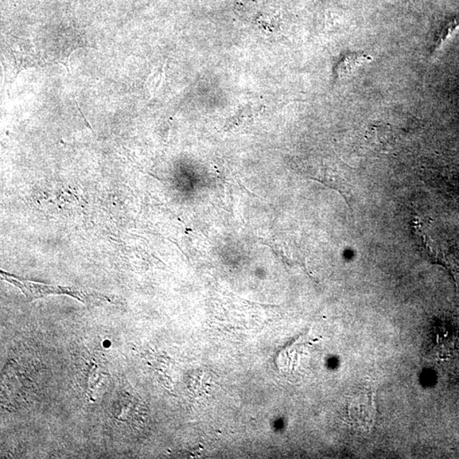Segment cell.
Here are the masks:
<instances>
[{
    "label": "cell",
    "mask_w": 459,
    "mask_h": 459,
    "mask_svg": "<svg viewBox=\"0 0 459 459\" xmlns=\"http://www.w3.org/2000/svg\"><path fill=\"white\" fill-rule=\"evenodd\" d=\"M369 147L380 153H387L394 143L395 136L389 126H373L366 136Z\"/></svg>",
    "instance_id": "obj_3"
},
{
    "label": "cell",
    "mask_w": 459,
    "mask_h": 459,
    "mask_svg": "<svg viewBox=\"0 0 459 459\" xmlns=\"http://www.w3.org/2000/svg\"><path fill=\"white\" fill-rule=\"evenodd\" d=\"M1 276L3 280L21 289L27 299L31 301L49 296V295H68V296L75 298L86 305H100L103 303L114 302L112 297L93 290L75 287L47 285V284L26 281V280H21L3 271H1Z\"/></svg>",
    "instance_id": "obj_1"
},
{
    "label": "cell",
    "mask_w": 459,
    "mask_h": 459,
    "mask_svg": "<svg viewBox=\"0 0 459 459\" xmlns=\"http://www.w3.org/2000/svg\"><path fill=\"white\" fill-rule=\"evenodd\" d=\"M372 60L371 57L366 56L361 53H352L346 54L338 66V76H346L352 75L360 66Z\"/></svg>",
    "instance_id": "obj_4"
},
{
    "label": "cell",
    "mask_w": 459,
    "mask_h": 459,
    "mask_svg": "<svg viewBox=\"0 0 459 459\" xmlns=\"http://www.w3.org/2000/svg\"><path fill=\"white\" fill-rule=\"evenodd\" d=\"M412 227L421 255L429 262L446 268L453 276L455 282H457L459 262L455 257L449 254L444 245L433 237L430 225L419 219L418 216H414L412 221Z\"/></svg>",
    "instance_id": "obj_2"
},
{
    "label": "cell",
    "mask_w": 459,
    "mask_h": 459,
    "mask_svg": "<svg viewBox=\"0 0 459 459\" xmlns=\"http://www.w3.org/2000/svg\"><path fill=\"white\" fill-rule=\"evenodd\" d=\"M458 25H459V22L455 20L453 22H451L449 25H447L446 27L445 30H443L442 34L439 38V40L437 45V48L441 47L442 43L446 40L447 37L449 36L451 33L453 32L454 29H457V27Z\"/></svg>",
    "instance_id": "obj_5"
}]
</instances>
